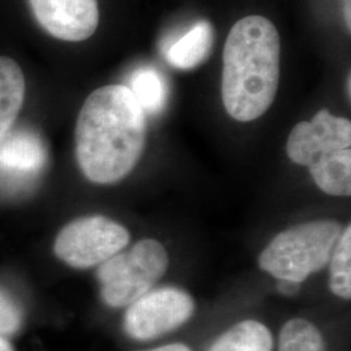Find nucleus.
<instances>
[{"mask_svg": "<svg viewBox=\"0 0 351 351\" xmlns=\"http://www.w3.org/2000/svg\"><path fill=\"white\" fill-rule=\"evenodd\" d=\"M194 300L185 290H150L129 304L124 329L129 337L138 341L158 339L186 323L194 314Z\"/></svg>", "mask_w": 351, "mask_h": 351, "instance_id": "nucleus-6", "label": "nucleus"}, {"mask_svg": "<svg viewBox=\"0 0 351 351\" xmlns=\"http://www.w3.org/2000/svg\"><path fill=\"white\" fill-rule=\"evenodd\" d=\"M278 289H280V291L284 293V294H294V293L298 291L300 284L291 282V281H281V282L278 284Z\"/></svg>", "mask_w": 351, "mask_h": 351, "instance_id": "nucleus-18", "label": "nucleus"}, {"mask_svg": "<svg viewBox=\"0 0 351 351\" xmlns=\"http://www.w3.org/2000/svg\"><path fill=\"white\" fill-rule=\"evenodd\" d=\"M317 188L329 195H351V150L330 151L320 155L310 167Z\"/></svg>", "mask_w": 351, "mask_h": 351, "instance_id": "nucleus-11", "label": "nucleus"}, {"mask_svg": "<svg viewBox=\"0 0 351 351\" xmlns=\"http://www.w3.org/2000/svg\"><path fill=\"white\" fill-rule=\"evenodd\" d=\"M168 254L156 239H142L126 252L101 264L97 277L101 300L110 307H124L149 293L168 269Z\"/></svg>", "mask_w": 351, "mask_h": 351, "instance_id": "nucleus-4", "label": "nucleus"}, {"mask_svg": "<svg viewBox=\"0 0 351 351\" xmlns=\"http://www.w3.org/2000/svg\"><path fill=\"white\" fill-rule=\"evenodd\" d=\"M146 351H191L189 349L186 345L182 343H173V345H167V346H162V348H156L152 350Z\"/></svg>", "mask_w": 351, "mask_h": 351, "instance_id": "nucleus-19", "label": "nucleus"}, {"mask_svg": "<svg viewBox=\"0 0 351 351\" xmlns=\"http://www.w3.org/2000/svg\"><path fill=\"white\" fill-rule=\"evenodd\" d=\"M129 88L145 113H156L163 107L167 88L162 75L155 69L143 68L137 71L132 77V88Z\"/></svg>", "mask_w": 351, "mask_h": 351, "instance_id": "nucleus-16", "label": "nucleus"}, {"mask_svg": "<svg viewBox=\"0 0 351 351\" xmlns=\"http://www.w3.org/2000/svg\"><path fill=\"white\" fill-rule=\"evenodd\" d=\"M47 162L42 138L32 130L8 133L0 142V191L21 194L33 188Z\"/></svg>", "mask_w": 351, "mask_h": 351, "instance_id": "nucleus-7", "label": "nucleus"}, {"mask_svg": "<svg viewBox=\"0 0 351 351\" xmlns=\"http://www.w3.org/2000/svg\"><path fill=\"white\" fill-rule=\"evenodd\" d=\"M272 348L269 329L259 322L245 320L228 329L208 351H272Z\"/></svg>", "mask_w": 351, "mask_h": 351, "instance_id": "nucleus-13", "label": "nucleus"}, {"mask_svg": "<svg viewBox=\"0 0 351 351\" xmlns=\"http://www.w3.org/2000/svg\"><path fill=\"white\" fill-rule=\"evenodd\" d=\"M25 98V77L11 58L0 56V142L11 132Z\"/></svg>", "mask_w": 351, "mask_h": 351, "instance_id": "nucleus-10", "label": "nucleus"}, {"mask_svg": "<svg viewBox=\"0 0 351 351\" xmlns=\"http://www.w3.org/2000/svg\"><path fill=\"white\" fill-rule=\"evenodd\" d=\"M23 322V314L19 304L10 294L0 290V336L16 333Z\"/></svg>", "mask_w": 351, "mask_h": 351, "instance_id": "nucleus-17", "label": "nucleus"}, {"mask_svg": "<svg viewBox=\"0 0 351 351\" xmlns=\"http://www.w3.org/2000/svg\"><path fill=\"white\" fill-rule=\"evenodd\" d=\"M281 69V39L263 16H247L230 29L223 53L221 98L234 120L259 119L275 101Z\"/></svg>", "mask_w": 351, "mask_h": 351, "instance_id": "nucleus-2", "label": "nucleus"}, {"mask_svg": "<svg viewBox=\"0 0 351 351\" xmlns=\"http://www.w3.org/2000/svg\"><path fill=\"white\" fill-rule=\"evenodd\" d=\"M342 233L333 220H317L293 226L269 242L259 256V267L280 281L301 284L324 268Z\"/></svg>", "mask_w": 351, "mask_h": 351, "instance_id": "nucleus-3", "label": "nucleus"}, {"mask_svg": "<svg viewBox=\"0 0 351 351\" xmlns=\"http://www.w3.org/2000/svg\"><path fill=\"white\" fill-rule=\"evenodd\" d=\"M329 288L339 298H351V226L342 230L329 259Z\"/></svg>", "mask_w": 351, "mask_h": 351, "instance_id": "nucleus-14", "label": "nucleus"}, {"mask_svg": "<svg viewBox=\"0 0 351 351\" xmlns=\"http://www.w3.org/2000/svg\"><path fill=\"white\" fill-rule=\"evenodd\" d=\"M0 351H14L11 343L7 339L0 337Z\"/></svg>", "mask_w": 351, "mask_h": 351, "instance_id": "nucleus-21", "label": "nucleus"}, {"mask_svg": "<svg viewBox=\"0 0 351 351\" xmlns=\"http://www.w3.org/2000/svg\"><path fill=\"white\" fill-rule=\"evenodd\" d=\"M213 45V25L208 21H199L169 47L168 63L184 71L194 69L207 60Z\"/></svg>", "mask_w": 351, "mask_h": 351, "instance_id": "nucleus-12", "label": "nucleus"}, {"mask_svg": "<svg viewBox=\"0 0 351 351\" xmlns=\"http://www.w3.org/2000/svg\"><path fill=\"white\" fill-rule=\"evenodd\" d=\"M146 113L125 85H107L88 97L75 124V158L95 184L129 175L146 145Z\"/></svg>", "mask_w": 351, "mask_h": 351, "instance_id": "nucleus-1", "label": "nucleus"}, {"mask_svg": "<svg viewBox=\"0 0 351 351\" xmlns=\"http://www.w3.org/2000/svg\"><path fill=\"white\" fill-rule=\"evenodd\" d=\"M278 351H326V341L313 323L293 319L281 328Z\"/></svg>", "mask_w": 351, "mask_h": 351, "instance_id": "nucleus-15", "label": "nucleus"}, {"mask_svg": "<svg viewBox=\"0 0 351 351\" xmlns=\"http://www.w3.org/2000/svg\"><path fill=\"white\" fill-rule=\"evenodd\" d=\"M38 24L65 42H82L99 25L98 0H27Z\"/></svg>", "mask_w": 351, "mask_h": 351, "instance_id": "nucleus-9", "label": "nucleus"}, {"mask_svg": "<svg viewBox=\"0 0 351 351\" xmlns=\"http://www.w3.org/2000/svg\"><path fill=\"white\" fill-rule=\"evenodd\" d=\"M350 120L333 116L324 108L316 113L310 123L302 121L291 129L287 152L291 162L310 167L320 155L350 149Z\"/></svg>", "mask_w": 351, "mask_h": 351, "instance_id": "nucleus-8", "label": "nucleus"}, {"mask_svg": "<svg viewBox=\"0 0 351 351\" xmlns=\"http://www.w3.org/2000/svg\"><path fill=\"white\" fill-rule=\"evenodd\" d=\"M343 12H345V21L348 24V29H351V0H343Z\"/></svg>", "mask_w": 351, "mask_h": 351, "instance_id": "nucleus-20", "label": "nucleus"}, {"mask_svg": "<svg viewBox=\"0 0 351 351\" xmlns=\"http://www.w3.org/2000/svg\"><path fill=\"white\" fill-rule=\"evenodd\" d=\"M130 241L128 229L104 216L81 217L64 226L53 245L55 255L75 268L104 263Z\"/></svg>", "mask_w": 351, "mask_h": 351, "instance_id": "nucleus-5", "label": "nucleus"}]
</instances>
